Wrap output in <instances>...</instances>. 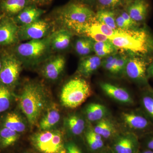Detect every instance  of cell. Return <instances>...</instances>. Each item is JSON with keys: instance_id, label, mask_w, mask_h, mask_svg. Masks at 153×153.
Masks as SVG:
<instances>
[{"instance_id": "44", "label": "cell", "mask_w": 153, "mask_h": 153, "mask_svg": "<svg viewBox=\"0 0 153 153\" xmlns=\"http://www.w3.org/2000/svg\"><path fill=\"white\" fill-rule=\"evenodd\" d=\"M3 15H0V21L1 20V19H3Z\"/></svg>"}, {"instance_id": "25", "label": "cell", "mask_w": 153, "mask_h": 153, "mask_svg": "<svg viewBox=\"0 0 153 153\" xmlns=\"http://www.w3.org/2000/svg\"><path fill=\"white\" fill-rule=\"evenodd\" d=\"M93 130L101 136L103 139L111 138L116 132L115 129L112 123L105 118L98 121Z\"/></svg>"}, {"instance_id": "6", "label": "cell", "mask_w": 153, "mask_h": 153, "mask_svg": "<svg viewBox=\"0 0 153 153\" xmlns=\"http://www.w3.org/2000/svg\"><path fill=\"white\" fill-rule=\"evenodd\" d=\"M51 36L38 40H30L16 47L17 54L28 62H37L46 55L51 47Z\"/></svg>"}, {"instance_id": "3", "label": "cell", "mask_w": 153, "mask_h": 153, "mask_svg": "<svg viewBox=\"0 0 153 153\" xmlns=\"http://www.w3.org/2000/svg\"><path fill=\"white\" fill-rule=\"evenodd\" d=\"M91 93L90 85L85 79L72 78L62 88L60 94V102L65 107L76 108L85 102Z\"/></svg>"}, {"instance_id": "41", "label": "cell", "mask_w": 153, "mask_h": 153, "mask_svg": "<svg viewBox=\"0 0 153 153\" xmlns=\"http://www.w3.org/2000/svg\"><path fill=\"white\" fill-rule=\"evenodd\" d=\"M137 153H153V152L148 149H145L139 151Z\"/></svg>"}, {"instance_id": "46", "label": "cell", "mask_w": 153, "mask_h": 153, "mask_svg": "<svg viewBox=\"0 0 153 153\" xmlns=\"http://www.w3.org/2000/svg\"><path fill=\"white\" fill-rule=\"evenodd\" d=\"M89 1H94V0H89Z\"/></svg>"}, {"instance_id": "19", "label": "cell", "mask_w": 153, "mask_h": 153, "mask_svg": "<svg viewBox=\"0 0 153 153\" xmlns=\"http://www.w3.org/2000/svg\"><path fill=\"white\" fill-rule=\"evenodd\" d=\"M21 135L0 124V152H5L15 146Z\"/></svg>"}, {"instance_id": "45", "label": "cell", "mask_w": 153, "mask_h": 153, "mask_svg": "<svg viewBox=\"0 0 153 153\" xmlns=\"http://www.w3.org/2000/svg\"><path fill=\"white\" fill-rule=\"evenodd\" d=\"M108 153V152H103V153ZM112 153H113L112 152Z\"/></svg>"}, {"instance_id": "20", "label": "cell", "mask_w": 153, "mask_h": 153, "mask_svg": "<svg viewBox=\"0 0 153 153\" xmlns=\"http://www.w3.org/2000/svg\"><path fill=\"white\" fill-rule=\"evenodd\" d=\"M16 99L13 90L0 82V116L11 110Z\"/></svg>"}, {"instance_id": "34", "label": "cell", "mask_w": 153, "mask_h": 153, "mask_svg": "<svg viewBox=\"0 0 153 153\" xmlns=\"http://www.w3.org/2000/svg\"><path fill=\"white\" fill-rule=\"evenodd\" d=\"M100 4L104 8H114L120 6L123 0H98Z\"/></svg>"}, {"instance_id": "32", "label": "cell", "mask_w": 153, "mask_h": 153, "mask_svg": "<svg viewBox=\"0 0 153 153\" xmlns=\"http://www.w3.org/2000/svg\"><path fill=\"white\" fill-rule=\"evenodd\" d=\"M128 59L125 55H119L115 64L113 74H119L124 71Z\"/></svg>"}, {"instance_id": "30", "label": "cell", "mask_w": 153, "mask_h": 153, "mask_svg": "<svg viewBox=\"0 0 153 153\" xmlns=\"http://www.w3.org/2000/svg\"><path fill=\"white\" fill-rule=\"evenodd\" d=\"M141 103L143 112L153 122V90H147L143 94Z\"/></svg>"}, {"instance_id": "4", "label": "cell", "mask_w": 153, "mask_h": 153, "mask_svg": "<svg viewBox=\"0 0 153 153\" xmlns=\"http://www.w3.org/2000/svg\"><path fill=\"white\" fill-rule=\"evenodd\" d=\"M30 142L40 153H66L63 132L54 129L39 131L31 136Z\"/></svg>"}, {"instance_id": "13", "label": "cell", "mask_w": 153, "mask_h": 153, "mask_svg": "<svg viewBox=\"0 0 153 153\" xmlns=\"http://www.w3.org/2000/svg\"><path fill=\"white\" fill-rule=\"evenodd\" d=\"M61 114L56 103H51L41 117L38 123L39 131L52 129L59 123Z\"/></svg>"}, {"instance_id": "42", "label": "cell", "mask_w": 153, "mask_h": 153, "mask_svg": "<svg viewBox=\"0 0 153 153\" xmlns=\"http://www.w3.org/2000/svg\"><path fill=\"white\" fill-rule=\"evenodd\" d=\"M1 66H2L1 60V59H0V71H1Z\"/></svg>"}, {"instance_id": "23", "label": "cell", "mask_w": 153, "mask_h": 153, "mask_svg": "<svg viewBox=\"0 0 153 153\" xmlns=\"http://www.w3.org/2000/svg\"><path fill=\"white\" fill-rule=\"evenodd\" d=\"M65 123L69 132L73 135H80L84 131L85 122L84 119L78 114L69 115L66 118Z\"/></svg>"}, {"instance_id": "5", "label": "cell", "mask_w": 153, "mask_h": 153, "mask_svg": "<svg viewBox=\"0 0 153 153\" xmlns=\"http://www.w3.org/2000/svg\"><path fill=\"white\" fill-rule=\"evenodd\" d=\"M59 18L67 27L74 32L81 26L94 22L95 13L85 5L71 3L61 9Z\"/></svg>"}, {"instance_id": "14", "label": "cell", "mask_w": 153, "mask_h": 153, "mask_svg": "<svg viewBox=\"0 0 153 153\" xmlns=\"http://www.w3.org/2000/svg\"><path fill=\"white\" fill-rule=\"evenodd\" d=\"M100 86L107 95L115 101L123 104H133L134 99L131 95L123 88L106 82H101Z\"/></svg>"}, {"instance_id": "37", "label": "cell", "mask_w": 153, "mask_h": 153, "mask_svg": "<svg viewBox=\"0 0 153 153\" xmlns=\"http://www.w3.org/2000/svg\"><path fill=\"white\" fill-rule=\"evenodd\" d=\"M27 0H19L16 7L13 11L12 14H16L23 10V9L25 8V6L27 5Z\"/></svg>"}, {"instance_id": "7", "label": "cell", "mask_w": 153, "mask_h": 153, "mask_svg": "<svg viewBox=\"0 0 153 153\" xmlns=\"http://www.w3.org/2000/svg\"><path fill=\"white\" fill-rule=\"evenodd\" d=\"M0 82L13 90L22 71V63L13 55H7L1 59Z\"/></svg>"}, {"instance_id": "9", "label": "cell", "mask_w": 153, "mask_h": 153, "mask_svg": "<svg viewBox=\"0 0 153 153\" xmlns=\"http://www.w3.org/2000/svg\"><path fill=\"white\" fill-rule=\"evenodd\" d=\"M49 25L47 22L38 20L19 27V38L22 41L38 40L45 38L49 30Z\"/></svg>"}, {"instance_id": "38", "label": "cell", "mask_w": 153, "mask_h": 153, "mask_svg": "<svg viewBox=\"0 0 153 153\" xmlns=\"http://www.w3.org/2000/svg\"><path fill=\"white\" fill-rule=\"evenodd\" d=\"M146 149L150 150L153 152V135L150 137L146 141Z\"/></svg>"}, {"instance_id": "8", "label": "cell", "mask_w": 153, "mask_h": 153, "mask_svg": "<svg viewBox=\"0 0 153 153\" xmlns=\"http://www.w3.org/2000/svg\"><path fill=\"white\" fill-rule=\"evenodd\" d=\"M150 63L147 58L134 55L128 58L124 71L130 79L140 84L147 85V71Z\"/></svg>"}, {"instance_id": "40", "label": "cell", "mask_w": 153, "mask_h": 153, "mask_svg": "<svg viewBox=\"0 0 153 153\" xmlns=\"http://www.w3.org/2000/svg\"><path fill=\"white\" fill-rule=\"evenodd\" d=\"M34 2L39 4H44L49 2L51 0H32Z\"/></svg>"}, {"instance_id": "43", "label": "cell", "mask_w": 153, "mask_h": 153, "mask_svg": "<svg viewBox=\"0 0 153 153\" xmlns=\"http://www.w3.org/2000/svg\"><path fill=\"white\" fill-rule=\"evenodd\" d=\"M21 153H33L32 152H22Z\"/></svg>"}, {"instance_id": "12", "label": "cell", "mask_w": 153, "mask_h": 153, "mask_svg": "<svg viewBox=\"0 0 153 153\" xmlns=\"http://www.w3.org/2000/svg\"><path fill=\"white\" fill-rule=\"evenodd\" d=\"M19 27L16 22L8 18L0 21V46H7L19 40Z\"/></svg>"}, {"instance_id": "2", "label": "cell", "mask_w": 153, "mask_h": 153, "mask_svg": "<svg viewBox=\"0 0 153 153\" xmlns=\"http://www.w3.org/2000/svg\"><path fill=\"white\" fill-rule=\"evenodd\" d=\"M109 40L117 49L129 51L134 55L147 57L153 55V37L146 28L117 29Z\"/></svg>"}, {"instance_id": "22", "label": "cell", "mask_w": 153, "mask_h": 153, "mask_svg": "<svg viewBox=\"0 0 153 153\" xmlns=\"http://www.w3.org/2000/svg\"><path fill=\"white\" fill-rule=\"evenodd\" d=\"M44 12L36 7H30L21 11L16 18V23L24 25L31 24L39 20Z\"/></svg>"}, {"instance_id": "21", "label": "cell", "mask_w": 153, "mask_h": 153, "mask_svg": "<svg viewBox=\"0 0 153 153\" xmlns=\"http://www.w3.org/2000/svg\"><path fill=\"white\" fill-rule=\"evenodd\" d=\"M72 34L66 30H61L51 36V47L56 51L64 50L68 48L71 41Z\"/></svg>"}, {"instance_id": "18", "label": "cell", "mask_w": 153, "mask_h": 153, "mask_svg": "<svg viewBox=\"0 0 153 153\" xmlns=\"http://www.w3.org/2000/svg\"><path fill=\"white\" fill-rule=\"evenodd\" d=\"M149 5L145 0H134L128 6L127 13L137 23L144 22L146 19Z\"/></svg>"}, {"instance_id": "10", "label": "cell", "mask_w": 153, "mask_h": 153, "mask_svg": "<svg viewBox=\"0 0 153 153\" xmlns=\"http://www.w3.org/2000/svg\"><path fill=\"white\" fill-rule=\"evenodd\" d=\"M113 153H137L140 150V143L135 134L126 133L115 137L111 146Z\"/></svg>"}, {"instance_id": "15", "label": "cell", "mask_w": 153, "mask_h": 153, "mask_svg": "<svg viewBox=\"0 0 153 153\" xmlns=\"http://www.w3.org/2000/svg\"><path fill=\"white\" fill-rule=\"evenodd\" d=\"M0 124L20 134L26 130V123L21 115L11 110L0 116Z\"/></svg>"}, {"instance_id": "39", "label": "cell", "mask_w": 153, "mask_h": 153, "mask_svg": "<svg viewBox=\"0 0 153 153\" xmlns=\"http://www.w3.org/2000/svg\"><path fill=\"white\" fill-rule=\"evenodd\" d=\"M147 72L148 78H153V60L148 66Z\"/></svg>"}, {"instance_id": "28", "label": "cell", "mask_w": 153, "mask_h": 153, "mask_svg": "<svg viewBox=\"0 0 153 153\" xmlns=\"http://www.w3.org/2000/svg\"><path fill=\"white\" fill-rule=\"evenodd\" d=\"M94 42L92 39L87 37L77 39L75 44L76 53L81 56H87L94 51Z\"/></svg>"}, {"instance_id": "36", "label": "cell", "mask_w": 153, "mask_h": 153, "mask_svg": "<svg viewBox=\"0 0 153 153\" xmlns=\"http://www.w3.org/2000/svg\"><path fill=\"white\" fill-rule=\"evenodd\" d=\"M66 153H83L79 147L73 142L66 143Z\"/></svg>"}, {"instance_id": "17", "label": "cell", "mask_w": 153, "mask_h": 153, "mask_svg": "<svg viewBox=\"0 0 153 153\" xmlns=\"http://www.w3.org/2000/svg\"><path fill=\"white\" fill-rule=\"evenodd\" d=\"M101 63V58L96 55L84 56L79 61L77 71L84 77H89L99 68Z\"/></svg>"}, {"instance_id": "26", "label": "cell", "mask_w": 153, "mask_h": 153, "mask_svg": "<svg viewBox=\"0 0 153 153\" xmlns=\"http://www.w3.org/2000/svg\"><path fill=\"white\" fill-rule=\"evenodd\" d=\"M117 48L109 40L102 42H94V51L99 57H105L116 52Z\"/></svg>"}, {"instance_id": "33", "label": "cell", "mask_w": 153, "mask_h": 153, "mask_svg": "<svg viewBox=\"0 0 153 153\" xmlns=\"http://www.w3.org/2000/svg\"><path fill=\"white\" fill-rule=\"evenodd\" d=\"M19 0H5L2 3L1 7L3 10L9 13H13Z\"/></svg>"}, {"instance_id": "16", "label": "cell", "mask_w": 153, "mask_h": 153, "mask_svg": "<svg viewBox=\"0 0 153 153\" xmlns=\"http://www.w3.org/2000/svg\"><path fill=\"white\" fill-rule=\"evenodd\" d=\"M66 60L62 56H57L47 62L42 72L46 79L55 80L58 79L65 68Z\"/></svg>"}, {"instance_id": "11", "label": "cell", "mask_w": 153, "mask_h": 153, "mask_svg": "<svg viewBox=\"0 0 153 153\" xmlns=\"http://www.w3.org/2000/svg\"><path fill=\"white\" fill-rule=\"evenodd\" d=\"M122 117L126 125L136 131H147L153 127L152 121L144 112H123Z\"/></svg>"}, {"instance_id": "29", "label": "cell", "mask_w": 153, "mask_h": 153, "mask_svg": "<svg viewBox=\"0 0 153 153\" xmlns=\"http://www.w3.org/2000/svg\"><path fill=\"white\" fill-rule=\"evenodd\" d=\"M95 20L100 23L108 26L114 30L117 29L116 25L115 15L113 11L101 9L95 14Z\"/></svg>"}, {"instance_id": "27", "label": "cell", "mask_w": 153, "mask_h": 153, "mask_svg": "<svg viewBox=\"0 0 153 153\" xmlns=\"http://www.w3.org/2000/svg\"><path fill=\"white\" fill-rule=\"evenodd\" d=\"M85 138L88 148L92 152H98L104 147L103 138L94 131L93 129L87 131Z\"/></svg>"}, {"instance_id": "35", "label": "cell", "mask_w": 153, "mask_h": 153, "mask_svg": "<svg viewBox=\"0 0 153 153\" xmlns=\"http://www.w3.org/2000/svg\"><path fill=\"white\" fill-rule=\"evenodd\" d=\"M115 22L117 29L123 30L132 29L121 15L116 18Z\"/></svg>"}, {"instance_id": "31", "label": "cell", "mask_w": 153, "mask_h": 153, "mask_svg": "<svg viewBox=\"0 0 153 153\" xmlns=\"http://www.w3.org/2000/svg\"><path fill=\"white\" fill-rule=\"evenodd\" d=\"M119 56V55L115 53L105 57L104 60L102 61V66L106 71L113 74L115 64Z\"/></svg>"}, {"instance_id": "24", "label": "cell", "mask_w": 153, "mask_h": 153, "mask_svg": "<svg viewBox=\"0 0 153 153\" xmlns=\"http://www.w3.org/2000/svg\"><path fill=\"white\" fill-rule=\"evenodd\" d=\"M106 113V107L100 103H90L85 108L87 119L91 122H98L105 118Z\"/></svg>"}, {"instance_id": "1", "label": "cell", "mask_w": 153, "mask_h": 153, "mask_svg": "<svg viewBox=\"0 0 153 153\" xmlns=\"http://www.w3.org/2000/svg\"><path fill=\"white\" fill-rule=\"evenodd\" d=\"M16 98L18 99L19 108L32 126L38 124L51 103L44 85L36 81L25 83L20 94L16 95Z\"/></svg>"}]
</instances>
